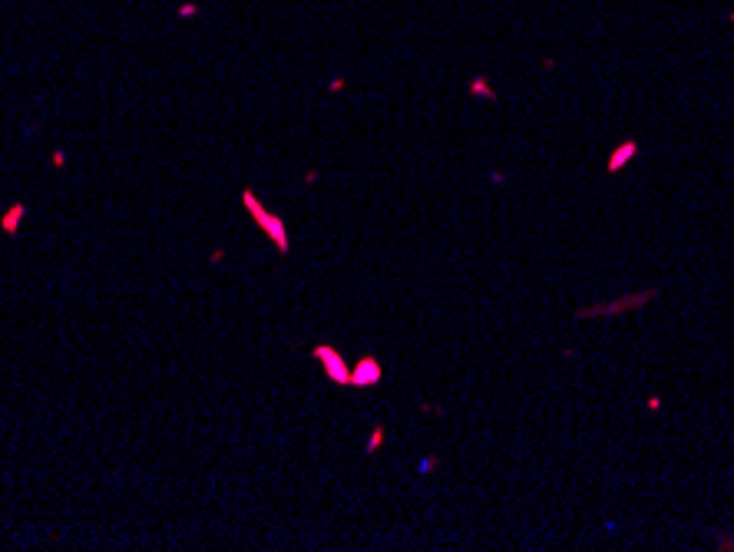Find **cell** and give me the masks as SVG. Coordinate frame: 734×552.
Here are the masks:
<instances>
[{"label":"cell","mask_w":734,"mask_h":552,"mask_svg":"<svg viewBox=\"0 0 734 552\" xmlns=\"http://www.w3.org/2000/svg\"><path fill=\"white\" fill-rule=\"evenodd\" d=\"M380 443H384V427H374V430H371V440H367V453L374 457L377 450H380Z\"/></svg>","instance_id":"8"},{"label":"cell","mask_w":734,"mask_h":552,"mask_svg":"<svg viewBox=\"0 0 734 552\" xmlns=\"http://www.w3.org/2000/svg\"><path fill=\"white\" fill-rule=\"evenodd\" d=\"M659 298V288H645V291H635V295H622L615 301H605V304H589V308H576V318L579 321H592V318H615V314H629L635 308H645Z\"/></svg>","instance_id":"2"},{"label":"cell","mask_w":734,"mask_h":552,"mask_svg":"<svg viewBox=\"0 0 734 552\" xmlns=\"http://www.w3.org/2000/svg\"><path fill=\"white\" fill-rule=\"evenodd\" d=\"M24 219H27V205H24V202H14L10 209L3 212V219H0V228H3L7 235H17Z\"/></svg>","instance_id":"6"},{"label":"cell","mask_w":734,"mask_h":552,"mask_svg":"<svg viewBox=\"0 0 734 552\" xmlns=\"http://www.w3.org/2000/svg\"><path fill=\"white\" fill-rule=\"evenodd\" d=\"M311 358L318 360V367H321V374L328 377L331 384H338V387H351V367H347L345 354L338 351V347H331V344H315V351H311Z\"/></svg>","instance_id":"3"},{"label":"cell","mask_w":734,"mask_h":552,"mask_svg":"<svg viewBox=\"0 0 734 552\" xmlns=\"http://www.w3.org/2000/svg\"><path fill=\"white\" fill-rule=\"evenodd\" d=\"M645 407H648V410H659V407H661V397H648V401H645Z\"/></svg>","instance_id":"11"},{"label":"cell","mask_w":734,"mask_h":552,"mask_svg":"<svg viewBox=\"0 0 734 552\" xmlns=\"http://www.w3.org/2000/svg\"><path fill=\"white\" fill-rule=\"evenodd\" d=\"M318 182V172L315 169H308V172H304V185H315Z\"/></svg>","instance_id":"10"},{"label":"cell","mask_w":734,"mask_h":552,"mask_svg":"<svg viewBox=\"0 0 734 552\" xmlns=\"http://www.w3.org/2000/svg\"><path fill=\"white\" fill-rule=\"evenodd\" d=\"M470 93H473L477 100H486V103H493V100H496V90H493V86H486V80H479V76L470 83Z\"/></svg>","instance_id":"7"},{"label":"cell","mask_w":734,"mask_h":552,"mask_svg":"<svg viewBox=\"0 0 734 552\" xmlns=\"http://www.w3.org/2000/svg\"><path fill=\"white\" fill-rule=\"evenodd\" d=\"M635 156H639V142H635V139H625V142H618V146L609 152V159H605V169H609V172L615 176V172H622V169H625V165H629Z\"/></svg>","instance_id":"5"},{"label":"cell","mask_w":734,"mask_h":552,"mask_svg":"<svg viewBox=\"0 0 734 552\" xmlns=\"http://www.w3.org/2000/svg\"><path fill=\"white\" fill-rule=\"evenodd\" d=\"M434 466H437V457H423V460L417 463V473L427 477V473H434Z\"/></svg>","instance_id":"9"},{"label":"cell","mask_w":734,"mask_h":552,"mask_svg":"<svg viewBox=\"0 0 734 552\" xmlns=\"http://www.w3.org/2000/svg\"><path fill=\"white\" fill-rule=\"evenodd\" d=\"M384 380V364L374 354H364L360 360H354L351 367V387H377Z\"/></svg>","instance_id":"4"},{"label":"cell","mask_w":734,"mask_h":552,"mask_svg":"<svg viewBox=\"0 0 734 552\" xmlns=\"http://www.w3.org/2000/svg\"><path fill=\"white\" fill-rule=\"evenodd\" d=\"M241 209L252 215V222L262 228V235L271 241V248L278 255H288L291 252V239H288V225H285V219L282 215H275V212L258 199L252 189H241Z\"/></svg>","instance_id":"1"},{"label":"cell","mask_w":734,"mask_h":552,"mask_svg":"<svg viewBox=\"0 0 734 552\" xmlns=\"http://www.w3.org/2000/svg\"><path fill=\"white\" fill-rule=\"evenodd\" d=\"M490 179H493L496 185H506V176H503V172H490Z\"/></svg>","instance_id":"12"}]
</instances>
